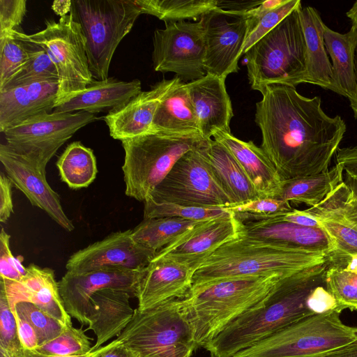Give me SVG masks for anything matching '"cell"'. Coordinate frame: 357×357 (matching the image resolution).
<instances>
[{
	"label": "cell",
	"instance_id": "obj_23",
	"mask_svg": "<svg viewBox=\"0 0 357 357\" xmlns=\"http://www.w3.org/2000/svg\"><path fill=\"white\" fill-rule=\"evenodd\" d=\"M58 80H45L0 91V132L24 121L52 112L56 105Z\"/></svg>",
	"mask_w": 357,
	"mask_h": 357
},
{
	"label": "cell",
	"instance_id": "obj_28",
	"mask_svg": "<svg viewBox=\"0 0 357 357\" xmlns=\"http://www.w3.org/2000/svg\"><path fill=\"white\" fill-rule=\"evenodd\" d=\"M201 151L215 179L229 196L231 205L260 198L237 160L225 146L209 139Z\"/></svg>",
	"mask_w": 357,
	"mask_h": 357
},
{
	"label": "cell",
	"instance_id": "obj_20",
	"mask_svg": "<svg viewBox=\"0 0 357 357\" xmlns=\"http://www.w3.org/2000/svg\"><path fill=\"white\" fill-rule=\"evenodd\" d=\"M240 220V234L249 238L275 242L299 251L325 254L331 260L339 253L333 240L322 227L268 220Z\"/></svg>",
	"mask_w": 357,
	"mask_h": 357
},
{
	"label": "cell",
	"instance_id": "obj_31",
	"mask_svg": "<svg viewBox=\"0 0 357 357\" xmlns=\"http://www.w3.org/2000/svg\"><path fill=\"white\" fill-rule=\"evenodd\" d=\"M299 13L306 47V83L329 89L332 66L324 40L325 24L312 6L301 8Z\"/></svg>",
	"mask_w": 357,
	"mask_h": 357
},
{
	"label": "cell",
	"instance_id": "obj_19",
	"mask_svg": "<svg viewBox=\"0 0 357 357\" xmlns=\"http://www.w3.org/2000/svg\"><path fill=\"white\" fill-rule=\"evenodd\" d=\"M194 272L186 265L154 257L144 268L137 288V309L144 310L183 298L192 287Z\"/></svg>",
	"mask_w": 357,
	"mask_h": 357
},
{
	"label": "cell",
	"instance_id": "obj_58",
	"mask_svg": "<svg viewBox=\"0 0 357 357\" xmlns=\"http://www.w3.org/2000/svg\"><path fill=\"white\" fill-rule=\"evenodd\" d=\"M0 357H7L4 354L0 352Z\"/></svg>",
	"mask_w": 357,
	"mask_h": 357
},
{
	"label": "cell",
	"instance_id": "obj_22",
	"mask_svg": "<svg viewBox=\"0 0 357 357\" xmlns=\"http://www.w3.org/2000/svg\"><path fill=\"white\" fill-rule=\"evenodd\" d=\"M196 113L199 131L206 139L217 131L231 132L233 109L225 86V79L206 74L187 82Z\"/></svg>",
	"mask_w": 357,
	"mask_h": 357
},
{
	"label": "cell",
	"instance_id": "obj_32",
	"mask_svg": "<svg viewBox=\"0 0 357 357\" xmlns=\"http://www.w3.org/2000/svg\"><path fill=\"white\" fill-rule=\"evenodd\" d=\"M304 211L315 219L331 218L357 227V166L344 167L341 183L320 204Z\"/></svg>",
	"mask_w": 357,
	"mask_h": 357
},
{
	"label": "cell",
	"instance_id": "obj_50",
	"mask_svg": "<svg viewBox=\"0 0 357 357\" xmlns=\"http://www.w3.org/2000/svg\"><path fill=\"white\" fill-rule=\"evenodd\" d=\"M13 213L12 183L3 172L0 173V221L6 222Z\"/></svg>",
	"mask_w": 357,
	"mask_h": 357
},
{
	"label": "cell",
	"instance_id": "obj_4",
	"mask_svg": "<svg viewBox=\"0 0 357 357\" xmlns=\"http://www.w3.org/2000/svg\"><path fill=\"white\" fill-rule=\"evenodd\" d=\"M282 278H232L192 287L181 302L193 330L197 348L204 347L261 301Z\"/></svg>",
	"mask_w": 357,
	"mask_h": 357
},
{
	"label": "cell",
	"instance_id": "obj_48",
	"mask_svg": "<svg viewBox=\"0 0 357 357\" xmlns=\"http://www.w3.org/2000/svg\"><path fill=\"white\" fill-rule=\"evenodd\" d=\"M26 13L25 0H0V36L20 27Z\"/></svg>",
	"mask_w": 357,
	"mask_h": 357
},
{
	"label": "cell",
	"instance_id": "obj_37",
	"mask_svg": "<svg viewBox=\"0 0 357 357\" xmlns=\"http://www.w3.org/2000/svg\"><path fill=\"white\" fill-rule=\"evenodd\" d=\"M40 48L20 27L0 36V88Z\"/></svg>",
	"mask_w": 357,
	"mask_h": 357
},
{
	"label": "cell",
	"instance_id": "obj_44",
	"mask_svg": "<svg viewBox=\"0 0 357 357\" xmlns=\"http://www.w3.org/2000/svg\"><path fill=\"white\" fill-rule=\"evenodd\" d=\"M317 220L333 240L339 252L336 264L343 267L349 256L357 255V227L331 218Z\"/></svg>",
	"mask_w": 357,
	"mask_h": 357
},
{
	"label": "cell",
	"instance_id": "obj_55",
	"mask_svg": "<svg viewBox=\"0 0 357 357\" xmlns=\"http://www.w3.org/2000/svg\"><path fill=\"white\" fill-rule=\"evenodd\" d=\"M354 73H355V81H356V96L354 99L350 101V107L353 111L355 119L357 121V47L355 52L354 58Z\"/></svg>",
	"mask_w": 357,
	"mask_h": 357
},
{
	"label": "cell",
	"instance_id": "obj_40",
	"mask_svg": "<svg viewBox=\"0 0 357 357\" xmlns=\"http://www.w3.org/2000/svg\"><path fill=\"white\" fill-rule=\"evenodd\" d=\"M90 340L84 331L70 325L58 337L40 345L35 350L41 354L50 356H82L91 351Z\"/></svg>",
	"mask_w": 357,
	"mask_h": 357
},
{
	"label": "cell",
	"instance_id": "obj_13",
	"mask_svg": "<svg viewBox=\"0 0 357 357\" xmlns=\"http://www.w3.org/2000/svg\"><path fill=\"white\" fill-rule=\"evenodd\" d=\"M152 60L155 71L172 72L183 81L204 77L205 25L203 17L196 22L165 23L153 37Z\"/></svg>",
	"mask_w": 357,
	"mask_h": 357
},
{
	"label": "cell",
	"instance_id": "obj_14",
	"mask_svg": "<svg viewBox=\"0 0 357 357\" xmlns=\"http://www.w3.org/2000/svg\"><path fill=\"white\" fill-rule=\"evenodd\" d=\"M144 269L109 268L82 273L67 271L58 282L66 311L82 325H87L90 301L95 293L105 289H118L135 297Z\"/></svg>",
	"mask_w": 357,
	"mask_h": 357
},
{
	"label": "cell",
	"instance_id": "obj_45",
	"mask_svg": "<svg viewBox=\"0 0 357 357\" xmlns=\"http://www.w3.org/2000/svg\"><path fill=\"white\" fill-rule=\"evenodd\" d=\"M0 287V352L7 357H22L23 347L18 335L16 318L4 289Z\"/></svg>",
	"mask_w": 357,
	"mask_h": 357
},
{
	"label": "cell",
	"instance_id": "obj_24",
	"mask_svg": "<svg viewBox=\"0 0 357 357\" xmlns=\"http://www.w3.org/2000/svg\"><path fill=\"white\" fill-rule=\"evenodd\" d=\"M171 82L172 79H164L150 90L141 91L124 105L111 109L103 117L110 136L122 141L151 130L160 99Z\"/></svg>",
	"mask_w": 357,
	"mask_h": 357
},
{
	"label": "cell",
	"instance_id": "obj_56",
	"mask_svg": "<svg viewBox=\"0 0 357 357\" xmlns=\"http://www.w3.org/2000/svg\"><path fill=\"white\" fill-rule=\"evenodd\" d=\"M343 269L357 273V255H354L349 257Z\"/></svg>",
	"mask_w": 357,
	"mask_h": 357
},
{
	"label": "cell",
	"instance_id": "obj_43",
	"mask_svg": "<svg viewBox=\"0 0 357 357\" xmlns=\"http://www.w3.org/2000/svg\"><path fill=\"white\" fill-rule=\"evenodd\" d=\"M301 7L300 0H287L280 6L248 19V31L243 54L294 10Z\"/></svg>",
	"mask_w": 357,
	"mask_h": 357
},
{
	"label": "cell",
	"instance_id": "obj_42",
	"mask_svg": "<svg viewBox=\"0 0 357 357\" xmlns=\"http://www.w3.org/2000/svg\"><path fill=\"white\" fill-rule=\"evenodd\" d=\"M11 309L32 326L37 334L39 346L58 337L67 327L30 302H17Z\"/></svg>",
	"mask_w": 357,
	"mask_h": 357
},
{
	"label": "cell",
	"instance_id": "obj_7",
	"mask_svg": "<svg viewBox=\"0 0 357 357\" xmlns=\"http://www.w3.org/2000/svg\"><path fill=\"white\" fill-rule=\"evenodd\" d=\"M70 12L86 38L93 79H106L116 47L142 14L136 0H74Z\"/></svg>",
	"mask_w": 357,
	"mask_h": 357
},
{
	"label": "cell",
	"instance_id": "obj_34",
	"mask_svg": "<svg viewBox=\"0 0 357 357\" xmlns=\"http://www.w3.org/2000/svg\"><path fill=\"white\" fill-rule=\"evenodd\" d=\"M56 166L61 181L74 190L88 187L98 173L93 151L77 141L66 148L58 158Z\"/></svg>",
	"mask_w": 357,
	"mask_h": 357
},
{
	"label": "cell",
	"instance_id": "obj_12",
	"mask_svg": "<svg viewBox=\"0 0 357 357\" xmlns=\"http://www.w3.org/2000/svg\"><path fill=\"white\" fill-rule=\"evenodd\" d=\"M95 114L50 112L33 116L3 133L6 144L46 172V166L73 135L96 121Z\"/></svg>",
	"mask_w": 357,
	"mask_h": 357
},
{
	"label": "cell",
	"instance_id": "obj_11",
	"mask_svg": "<svg viewBox=\"0 0 357 357\" xmlns=\"http://www.w3.org/2000/svg\"><path fill=\"white\" fill-rule=\"evenodd\" d=\"M202 148L179 158L146 200L197 207L230 206L231 200L213 176Z\"/></svg>",
	"mask_w": 357,
	"mask_h": 357
},
{
	"label": "cell",
	"instance_id": "obj_49",
	"mask_svg": "<svg viewBox=\"0 0 357 357\" xmlns=\"http://www.w3.org/2000/svg\"><path fill=\"white\" fill-rule=\"evenodd\" d=\"M324 285L314 288L307 298L308 306L314 314H320L330 310L337 311L334 298Z\"/></svg>",
	"mask_w": 357,
	"mask_h": 357
},
{
	"label": "cell",
	"instance_id": "obj_25",
	"mask_svg": "<svg viewBox=\"0 0 357 357\" xmlns=\"http://www.w3.org/2000/svg\"><path fill=\"white\" fill-rule=\"evenodd\" d=\"M213 137L233 155L260 198H278L282 181L261 147L238 139L231 132L217 131Z\"/></svg>",
	"mask_w": 357,
	"mask_h": 357
},
{
	"label": "cell",
	"instance_id": "obj_15",
	"mask_svg": "<svg viewBox=\"0 0 357 357\" xmlns=\"http://www.w3.org/2000/svg\"><path fill=\"white\" fill-rule=\"evenodd\" d=\"M155 255L133 238L132 229L119 231L73 253L66 268L75 273L109 268L139 270L144 268Z\"/></svg>",
	"mask_w": 357,
	"mask_h": 357
},
{
	"label": "cell",
	"instance_id": "obj_39",
	"mask_svg": "<svg viewBox=\"0 0 357 357\" xmlns=\"http://www.w3.org/2000/svg\"><path fill=\"white\" fill-rule=\"evenodd\" d=\"M325 286L334 298L338 312L345 309L357 310V273L329 264Z\"/></svg>",
	"mask_w": 357,
	"mask_h": 357
},
{
	"label": "cell",
	"instance_id": "obj_30",
	"mask_svg": "<svg viewBox=\"0 0 357 357\" xmlns=\"http://www.w3.org/2000/svg\"><path fill=\"white\" fill-rule=\"evenodd\" d=\"M151 130L171 132H199L196 113L187 83L172 79L156 110Z\"/></svg>",
	"mask_w": 357,
	"mask_h": 357
},
{
	"label": "cell",
	"instance_id": "obj_38",
	"mask_svg": "<svg viewBox=\"0 0 357 357\" xmlns=\"http://www.w3.org/2000/svg\"><path fill=\"white\" fill-rule=\"evenodd\" d=\"M144 202V219L158 218H181L197 222L231 216L234 213L225 207H197L174 204Z\"/></svg>",
	"mask_w": 357,
	"mask_h": 357
},
{
	"label": "cell",
	"instance_id": "obj_51",
	"mask_svg": "<svg viewBox=\"0 0 357 357\" xmlns=\"http://www.w3.org/2000/svg\"><path fill=\"white\" fill-rule=\"evenodd\" d=\"M16 318L19 338L23 349L35 350L39 347L37 334L32 326L14 312Z\"/></svg>",
	"mask_w": 357,
	"mask_h": 357
},
{
	"label": "cell",
	"instance_id": "obj_10",
	"mask_svg": "<svg viewBox=\"0 0 357 357\" xmlns=\"http://www.w3.org/2000/svg\"><path fill=\"white\" fill-rule=\"evenodd\" d=\"M25 38L44 50L58 74L55 107L84 90L94 80L86 55V40L73 14L58 22L46 21L45 28ZM54 107V108H55Z\"/></svg>",
	"mask_w": 357,
	"mask_h": 357
},
{
	"label": "cell",
	"instance_id": "obj_26",
	"mask_svg": "<svg viewBox=\"0 0 357 357\" xmlns=\"http://www.w3.org/2000/svg\"><path fill=\"white\" fill-rule=\"evenodd\" d=\"M127 291L105 289L95 293L90 301L87 329L93 331L96 342L91 351L98 349L114 336H119L131 321L135 310L131 307Z\"/></svg>",
	"mask_w": 357,
	"mask_h": 357
},
{
	"label": "cell",
	"instance_id": "obj_57",
	"mask_svg": "<svg viewBox=\"0 0 357 357\" xmlns=\"http://www.w3.org/2000/svg\"><path fill=\"white\" fill-rule=\"evenodd\" d=\"M346 15L351 20L352 24L357 26V1L347 12Z\"/></svg>",
	"mask_w": 357,
	"mask_h": 357
},
{
	"label": "cell",
	"instance_id": "obj_41",
	"mask_svg": "<svg viewBox=\"0 0 357 357\" xmlns=\"http://www.w3.org/2000/svg\"><path fill=\"white\" fill-rule=\"evenodd\" d=\"M58 80L54 64L46 52L40 48L0 88V91L45 80Z\"/></svg>",
	"mask_w": 357,
	"mask_h": 357
},
{
	"label": "cell",
	"instance_id": "obj_46",
	"mask_svg": "<svg viewBox=\"0 0 357 357\" xmlns=\"http://www.w3.org/2000/svg\"><path fill=\"white\" fill-rule=\"evenodd\" d=\"M10 236L1 227L0 233V275L3 280L19 282L26 273L22 256H13L10 246Z\"/></svg>",
	"mask_w": 357,
	"mask_h": 357
},
{
	"label": "cell",
	"instance_id": "obj_33",
	"mask_svg": "<svg viewBox=\"0 0 357 357\" xmlns=\"http://www.w3.org/2000/svg\"><path fill=\"white\" fill-rule=\"evenodd\" d=\"M343 171V165L336 163L318 174L284 181L278 199L314 207L341 183Z\"/></svg>",
	"mask_w": 357,
	"mask_h": 357
},
{
	"label": "cell",
	"instance_id": "obj_3",
	"mask_svg": "<svg viewBox=\"0 0 357 357\" xmlns=\"http://www.w3.org/2000/svg\"><path fill=\"white\" fill-rule=\"evenodd\" d=\"M331 259L325 254L299 251L240 234L199 265L192 276V287L232 278L286 277Z\"/></svg>",
	"mask_w": 357,
	"mask_h": 357
},
{
	"label": "cell",
	"instance_id": "obj_35",
	"mask_svg": "<svg viewBox=\"0 0 357 357\" xmlns=\"http://www.w3.org/2000/svg\"><path fill=\"white\" fill-rule=\"evenodd\" d=\"M199 222L181 218L144 219L132 229V236L138 243L157 254Z\"/></svg>",
	"mask_w": 357,
	"mask_h": 357
},
{
	"label": "cell",
	"instance_id": "obj_16",
	"mask_svg": "<svg viewBox=\"0 0 357 357\" xmlns=\"http://www.w3.org/2000/svg\"><path fill=\"white\" fill-rule=\"evenodd\" d=\"M205 25L206 73L223 79L238 71L243 54L248 19L218 11L203 17Z\"/></svg>",
	"mask_w": 357,
	"mask_h": 357
},
{
	"label": "cell",
	"instance_id": "obj_47",
	"mask_svg": "<svg viewBox=\"0 0 357 357\" xmlns=\"http://www.w3.org/2000/svg\"><path fill=\"white\" fill-rule=\"evenodd\" d=\"M237 213H250L259 215H272L292 211L289 202L277 198H258L242 204L225 207Z\"/></svg>",
	"mask_w": 357,
	"mask_h": 357
},
{
	"label": "cell",
	"instance_id": "obj_59",
	"mask_svg": "<svg viewBox=\"0 0 357 357\" xmlns=\"http://www.w3.org/2000/svg\"><path fill=\"white\" fill-rule=\"evenodd\" d=\"M144 357H157V356H144Z\"/></svg>",
	"mask_w": 357,
	"mask_h": 357
},
{
	"label": "cell",
	"instance_id": "obj_21",
	"mask_svg": "<svg viewBox=\"0 0 357 357\" xmlns=\"http://www.w3.org/2000/svg\"><path fill=\"white\" fill-rule=\"evenodd\" d=\"M10 307L20 301L30 302L46 312L66 326L72 324L60 295L54 271L31 264L19 282L0 279Z\"/></svg>",
	"mask_w": 357,
	"mask_h": 357
},
{
	"label": "cell",
	"instance_id": "obj_5",
	"mask_svg": "<svg viewBox=\"0 0 357 357\" xmlns=\"http://www.w3.org/2000/svg\"><path fill=\"white\" fill-rule=\"evenodd\" d=\"M208 140L199 132L151 130L121 141L125 152L122 170L126 195L144 202L179 158L204 146Z\"/></svg>",
	"mask_w": 357,
	"mask_h": 357
},
{
	"label": "cell",
	"instance_id": "obj_36",
	"mask_svg": "<svg viewBox=\"0 0 357 357\" xmlns=\"http://www.w3.org/2000/svg\"><path fill=\"white\" fill-rule=\"evenodd\" d=\"M136 3L142 14L153 15L165 23L199 21L219 10L217 0H136Z\"/></svg>",
	"mask_w": 357,
	"mask_h": 357
},
{
	"label": "cell",
	"instance_id": "obj_6",
	"mask_svg": "<svg viewBox=\"0 0 357 357\" xmlns=\"http://www.w3.org/2000/svg\"><path fill=\"white\" fill-rule=\"evenodd\" d=\"M294 10L245 53L252 89L261 93L273 84L295 87L306 83V47L300 19Z\"/></svg>",
	"mask_w": 357,
	"mask_h": 357
},
{
	"label": "cell",
	"instance_id": "obj_9",
	"mask_svg": "<svg viewBox=\"0 0 357 357\" xmlns=\"http://www.w3.org/2000/svg\"><path fill=\"white\" fill-rule=\"evenodd\" d=\"M139 357H191L197 348L181 299L135 310L131 321L116 339Z\"/></svg>",
	"mask_w": 357,
	"mask_h": 357
},
{
	"label": "cell",
	"instance_id": "obj_29",
	"mask_svg": "<svg viewBox=\"0 0 357 357\" xmlns=\"http://www.w3.org/2000/svg\"><path fill=\"white\" fill-rule=\"evenodd\" d=\"M325 47L331 59L332 83L329 90L347 98L356 96L354 58L357 47V26L340 33L328 27L324 28Z\"/></svg>",
	"mask_w": 357,
	"mask_h": 357
},
{
	"label": "cell",
	"instance_id": "obj_27",
	"mask_svg": "<svg viewBox=\"0 0 357 357\" xmlns=\"http://www.w3.org/2000/svg\"><path fill=\"white\" fill-rule=\"evenodd\" d=\"M141 91V82L137 79L129 82L114 77L94 79L84 90L56 107L53 112L95 114L106 109L111 110L124 105Z\"/></svg>",
	"mask_w": 357,
	"mask_h": 357
},
{
	"label": "cell",
	"instance_id": "obj_18",
	"mask_svg": "<svg viewBox=\"0 0 357 357\" xmlns=\"http://www.w3.org/2000/svg\"><path fill=\"white\" fill-rule=\"evenodd\" d=\"M242 223L234 215L199 222L155 255L186 265L195 271L224 243L236 238Z\"/></svg>",
	"mask_w": 357,
	"mask_h": 357
},
{
	"label": "cell",
	"instance_id": "obj_53",
	"mask_svg": "<svg viewBox=\"0 0 357 357\" xmlns=\"http://www.w3.org/2000/svg\"><path fill=\"white\" fill-rule=\"evenodd\" d=\"M316 357H357V340Z\"/></svg>",
	"mask_w": 357,
	"mask_h": 357
},
{
	"label": "cell",
	"instance_id": "obj_8",
	"mask_svg": "<svg viewBox=\"0 0 357 357\" xmlns=\"http://www.w3.org/2000/svg\"><path fill=\"white\" fill-rule=\"evenodd\" d=\"M330 310L305 317L232 357H316L357 340V327Z\"/></svg>",
	"mask_w": 357,
	"mask_h": 357
},
{
	"label": "cell",
	"instance_id": "obj_2",
	"mask_svg": "<svg viewBox=\"0 0 357 357\" xmlns=\"http://www.w3.org/2000/svg\"><path fill=\"white\" fill-rule=\"evenodd\" d=\"M329 261L282 278L259 303L229 324L203 348L211 357H232L284 328L313 314L307 298L325 284Z\"/></svg>",
	"mask_w": 357,
	"mask_h": 357
},
{
	"label": "cell",
	"instance_id": "obj_52",
	"mask_svg": "<svg viewBox=\"0 0 357 357\" xmlns=\"http://www.w3.org/2000/svg\"><path fill=\"white\" fill-rule=\"evenodd\" d=\"M95 357H139L134 351L114 340L106 346Z\"/></svg>",
	"mask_w": 357,
	"mask_h": 357
},
{
	"label": "cell",
	"instance_id": "obj_1",
	"mask_svg": "<svg viewBox=\"0 0 357 357\" xmlns=\"http://www.w3.org/2000/svg\"><path fill=\"white\" fill-rule=\"evenodd\" d=\"M261 94L255 121L261 132V148L281 180L328 170L347 131L342 117L328 116L319 96H303L293 86L269 85Z\"/></svg>",
	"mask_w": 357,
	"mask_h": 357
},
{
	"label": "cell",
	"instance_id": "obj_54",
	"mask_svg": "<svg viewBox=\"0 0 357 357\" xmlns=\"http://www.w3.org/2000/svg\"><path fill=\"white\" fill-rule=\"evenodd\" d=\"M102 349V347L98 349L91 351L85 355L77 356H68V357H95ZM22 357H59V356H50L41 354L36 350H29L23 349V353Z\"/></svg>",
	"mask_w": 357,
	"mask_h": 357
},
{
	"label": "cell",
	"instance_id": "obj_17",
	"mask_svg": "<svg viewBox=\"0 0 357 357\" xmlns=\"http://www.w3.org/2000/svg\"><path fill=\"white\" fill-rule=\"evenodd\" d=\"M0 161L12 184L29 200L32 206L44 211L67 231L75 227L61 206L60 197L49 185L46 172L6 144L0 145Z\"/></svg>",
	"mask_w": 357,
	"mask_h": 357
}]
</instances>
